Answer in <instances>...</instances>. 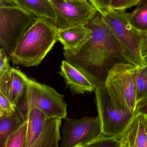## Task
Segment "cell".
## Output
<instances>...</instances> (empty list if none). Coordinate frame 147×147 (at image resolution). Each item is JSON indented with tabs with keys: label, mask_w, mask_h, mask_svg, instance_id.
Returning <instances> with one entry per match:
<instances>
[{
	"label": "cell",
	"mask_w": 147,
	"mask_h": 147,
	"mask_svg": "<svg viewBox=\"0 0 147 147\" xmlns=\"http://www.w3.org/2000/svg\"><path fill=\"white\" fill-rule=\"evenodd\" d=\"M59 74L64 78L66 85L74 94H84L95 91L96 88L88 78L66 60L62 62Z\"/></svg>",
	"instance_id": "4fadbf2b"
},
{
	"label": "cell",
	"mask_w": 147,
	"mask_h": 147,
	"mask_svg": "<svg viewBox=\"0 0 147 147\" xmlns=\"http://www.w3.org/2000/svg\"></svg>",
	"instance_id": "4dcf8cb0"
},
{
	"label": "cell",
	"mask_w": 147,
	"mask_h": 147,
	"mask_svg": "<svg viewBox=\"0 0 147 147\" xmlns=\"http://www.w3.org/2000/svg\"><path fill=\"white\" fill-rule=\"evenodd\" d=\"M6 52L3 48H1L0 50V78L3 77L12 69Z\"/></svg>",
	"instance_id": "d4e9b609"
},
{
	"label": "cell",
	"mask_w": 147,
	"mask_h": 147,
	"mask_svg": "<svg viewBox=\"0 0 147 147\" xmlns=\"http://www.w3.org/2000/svg\"><path fill=\"white\" fill-rule=\"evenodd\" d=\"M95 7L98 13L102 16L112 10L111 4L113 0H88Z\"/></svg>",
	"instance_id": "603a6c76"
},
{
	"label": "cell",
	"mask_w": 147,
	"mask_h": 147,
	"mask_svg": "<svg viewBox=\"0 0 147 147\" xmlns=\"http://www.w3.org/2000/svg\"><path fill=\"white\" fill-rule=\"evenodd\" d=\"M24 121L17 111L13 115L0 117V147H6L8 138Z\"/></svg>",
	"instance_id": "e0dca14e"
},
{
	"label": "cell",
	"mask_w": 147,
	"mask_h": 147,
	"mask_svg": "<svg viewBox=\"0 0 147 147\" xmlns=\"http://www.w3.org/2000/svg\"><path fill=\"white\" fill-rule=\"evenodd\" d=\"M62 119L47 117L41 133L31 147H58L61 140L60 129Z\"/></svg>",
	"instance_id": "5bb4252c"
},
{
	"label": "cell",
	"mask_w": 147,
	"mask_h": 147,
	"mask_svg": "<svg viewBox=\"0 0 147 147\" xmlns=\"http://www.w3.org/2000/svg\"><path fill=\"white\" fill-rule=\"evenodd\" d=\"M92 30L86 26L58 29L57 40L63 45L65 54H74L91 38Z\"/></svg>",
	"instance_id": "8fae6325"
},
{
	"label": "cell",
	"mask_w": 147,
	"mask_h": 147,
	"mask_svg": "<svg viewBox=\"0 0 147 147\" xmlns=\"http://www.w3.org/2000/svg\"><path fill=\"white\" fill-rule=\"evenodd\" d=\"M94 92L100 132L110 136H120L135 113L119 107L111 98L105 86L96 88Z\"/></svg>",
	"instance_id": "52a82bcc"
},
{
	"label": "cell",
	"mask_w": 147,
	"mask_h": 147,
	"mask_svg": "<svg viewBox=\"0 0 147 147\" xmlns=\"http://www.w3.org/2000/svg\"><path fill=\"white\" fill-rule=\"evenodd\" d=\"M119 141L120 147H147V117L136 112Z\"/></svg>",
	"instance_id": "30bf717a"
},
{
	"label": "cell",
	"mask_w": 147,
	"mask_h": 147,
	"mask_svg": "<svg viewBox=\"0 0 147 147\" xmlns=\"http://www.w3.org/2000/svg\"><path fill=\"white\" fill-rule=\"evenodd\" d=\"M37 18L18 6H0V44L9 55Z\"/></svg>",
	"instance_id": "8992f818"
},
{
	"label": "cell",
	"mask_w": 147,
	"mask_h": 147,
	"mask_svg": "<svg viewBox=\"0 0 147 147\" xmlns=\"http://www.w3.org/2000/svg\"><path fill=\"white\" fill-rule=\"evenodd\" d=\"M62 129L61 147H82L101 131L98 116L74 119L66 117Z\"/></svg>",
	"instance_id": "ba28073f"
},
{
	"label": "cell",
	"mask_w": 147,
	"mask_h": 147,
	"mask_svg": "<svg viewBox=\"0 0 147 147\" xmlns=\"http://www.w3.org/2000/svg\"><path fill=\"white\" fill-rule=\"evenodd\" d=\"M136 112L147 117V96L138 103Z\"/></svg>",
	"instance_id": "484cf974"
},
{
	"label": "cell",
	"mask_w": 147,
	"mask_h": 147,
	"mask_svg": "<svg viewBox=\"0 0 147 147\" xmlns=\"http://www.w3.org/2000/svg\"><path fill=\"white\" fill-rule=\"evenodd\" d=\"M137 66L117 63L108 73L105 86L111 98L119 107L136 113L137 105L136 87Z\"/></svg>",
	"instance_id": "5b68a950"
},
{
	"label": "cell",
	"mask_w": 147,
	"mask_h": 147,
	"mask_svg": "<svg viewBox=\"0 0 147 147\" xmlns=\"http://www.w3.org/2000/svg\"><path fill=\"white\" fill-rule=\"evenodd\" d=\"M119 136H110L100 132L82 147H120Z\"/></svg>",
	"instance_id": "44dd1931"
},
{
	"label": "cell",
	"mask_w": 147,
	"mask_h": 147,
	"mask_svg": "<svg viewBox=\"0 0 147 147\" xmlns=\"http://www.w3.org/2000/svg\"><path fill=\"white\" fill-rule=\"evenodd\" d=\"M27 121L11 134L7 142L6 147H26Z\"/></svg>",
	"instance_id": "ffe728a7"
},
{
	"label": "cell",
	"mask_w": 147,
	"mask_h": 147,
	"mask_svg": "<svg viewBox=\"0 0 147 147\" xmlns=\"http://www.w3.org/2000/svg\"><path fill=\"white\" fill-rule=\"evenodd\" d=\"M16 111V107L3 92H0V117L13 115Z\"/></svg>",
	"instance_id": "7402d4cb"
},
{
	"label": "cell",
	"mask_w": 147,
	"mask_h": 147,
	"mask_svg": "<svg viewBox=\"0 0 147 147\" xmlns=\"http://www.w3.org/2000/svg\"><path fill=\"white\" fill-rule=\"evenodd\" d=\"M136 87L138 104L147 96V63L143 67H137Z\"/></svg>",
	"instance_id": "d6986e66"
},
{
	"label": "cell",
	"mask_w": 147,
	"mask_h": 147,
	"mask_svg": "<svg viewBox=\"0 0 147 147\" xmlns=\"http://www.w3.org/2000/svg\"><path fill=\"white\" fill-rule=\"evenodd\" d=\"M57 32L58 28L52 21L37 18L9 55V58L14 64L38 66L58 41Z\"/></svg>",
	"instance_id": "7a4b0ae2"
},
{
	"label": "cell",
	"mask_w": 147,
	"mask_h": 147,
	"mask_svg": "<svg viewBox=\"0 0 147 147\" xmlns=\"http://www.w3.org/2000/svg\"><path fill=\"white\" fill-rule=\"evenodd\" d=\"M86 26L92 30L91 38L75 53H63V55L65 60L81 71L95 88L103 87L108 73L115 64L130 63L101 14L97 12Z\"/></svg>",
	"instance_id": "6da1fadb"
},
{
	"label": "cell",
	"mask_w": 147,
	"mask_h": 147,
	"mask_svg": "<svg viewBox=\"0 0 147 147\" xmlns=\"http://www.w3.org/2000/svg\"><path fill=\"white\" fill-rule=\"evenodd\" d=\"M15 5L11 0H0V6H9Z\"/></svg>",
	"instance_id": "83f0119b"
},
{
	"label": "cell",
	"mask_w": 147,
	"mask_h": 147,
	"mask_svg": "<svg viewBox=\"0 0 147 147\" xmlns=\"http://www.w3.org/2000/svg\"><path fill=\"white\" fill-rule=\"evenodd\" d=\"M47 117L37 108H33L27 112L25 120L27 121L26 147H31L42 131Z\"/></svg>",
	"instance_id": "2e32d148"
},
{
	"label": "cell",
	"mask_w": 147,
	"mask_h": 147,
	"mask_svg": "<svg viewBox=\"0 0 147 147\" xmlns=\"http://www.w3.org/2000/svg\"><path fill=\"white\" fill-rule=\"evenodd\" d=\"M143 58L144 62H145V63H147V54H146L145 55H144V56L143 57Z\"/></svg>",
	"instance_id": "f1b7e54d"
},
{
	"label": "cell",
	"mask_w": 147,
	"mask_h": 147,
	"mask_svg": "<svg viewBox=\"0 0 147 147\" xmlns=\"http://www.w3.org/2000/svg\"><path fill=\"white\" fill-rule=\"evenodd\" d=\"M65 1H86V0H65Z\"/></svg>",
	"instance_id": "f546056e"
},
{
	"label": "cell",
	"mask_w": 147,
	"mask_h": 147,
	"mask_svg": "<svg viewBox=\"0 0 147 147\" xmlns=\"http://www.w3.org/2000/svg\"><path fill=\"white\" fill-rule=\"evenodd\" d=\"M128 13L124 10H112L101 16L121 45L129 62L137 67H143L146 63L140 49L142 34L130 24Z\"/></svg>",
	"instance_id": "277c9868"
},
{
	"label": "cell",
	"mask_w": 147,
	"mask_h": 147,
	"mask_svg": "<svg viewBox=\"0 0 147 147\" xmlns=\"http://www.w3.org/2000/svg\"><path fill=\"white\" fill-rule=\"evenodd\" d=\"M128 19L131 26L141 34L147 32V0H143L136 8L128 13Z\"/></svg>",
	"instance_id": "ac0fdd59"
},
{
	"label": "cell",
	"mask_w": 147,
	"mask_h": 147,
	"mask_svg": "<svg viewBox=\"0 0 147 147\" xmlns=\"http://www.w3.org/2000/svg\"><path fill=\"white\" fill-rule=\"evenodd\" d=\"M143 0H113L111 4L112 10H126L137 5Z\"/></svg>",
	"instance_id": "cb8c5ba5"
},
{
	"label": "cell",
	"mask_w": 147,
	"mask_h": 147,
	"mask_svg": "<svg viewBox=\"0 0 147 147\" xmlns=\"http://www.w3.org/2000/svg\"><path fill=\"white\" fill-rule=\"evenodd\" d=\"M63 98L49 86L29 79L16 109L24 121L27 112L33 108L42 111L47 117L63 119L67 117V104Z\"/></svg>",
	"instance_id": "3957f363"
},
{
	"label": "cell",
	"mask_w": 147,
	"mask_h": 147,
	"mask_svg": "<svg viewBox=\"0 0 147 147\" xmlns=\"http://www.w3.org/2000/svg\"><path fill=\"white\" fill-rule=\"evenodd\" d=\"M141 53L142 57L147 54V32L142 34Z\"/></svg>",
	"instance_id": "4316f807"
},
{
	"label": "cell",
	"mask_w": 147,
	"mask_h": 147,
	"mask_svg": "<svg viewBox=\"0 0 147 147\" xmlns=\"http://www.w3.org/2000/svg\"><path fill=\"white\" fill-rule=\"evenodd\" d=\"M51 1L57 16L55 25L58 29L80 25L86 26L98 12L88 0L83 1L51 0Z\"/></svg>",
	"instance_id": "9c48e42d"
},
{
	"label": "cell",
	"mask_w": 147,
	"mask_h": 147,
	"mask_svg": "<svg viewBox=\"0 0 147 147\" xmlns=\"http://www.w3.org/2000/svg\"><path fill=\"white\" fill-rule=\"evenodd\" d=\"M13 5L34 14L49 20L55 24L56 13L51 0H11Z\"/></svg>",
	"instance_id": "9a60e30c"
},
{
	"label": "cell",
	"mask_w": 147,
	"mask_h": 147,
	"mask_svg": "<svg viewBox=\"0 0 147 147\" xmlns=\"http://www.w3.org/2000/svg\"><path fill=\"white\" fill-rule=\"evenodd\" d=\"M29 79L19 69L12 68L10 72L0 78V92L17 107L24 94Z\"/></svg>",
	"instance_id": "7c38bea8"
}]
</instances>
